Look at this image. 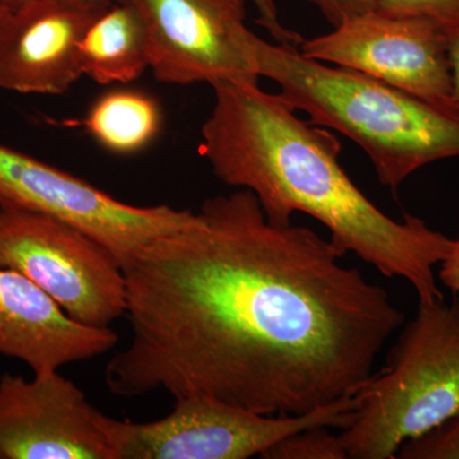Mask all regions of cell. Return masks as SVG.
I'll list each match as a JSON object with an SVG mask.
<instances>
[{"mask_svg": "<svg viewBox=\"0 0 459 459\" xmlns=\"http://www.w3.org/2000/svg\"><path fill=\"white\" fill-rule=\"evenodd\" d=\"M343 256L312 229L268 221L250 190L205 199L197 222L124 268L132 340L108 361V388L267 416L358 394L404 314Z\"/></svg>", "mask_w": 459, "mask_h": 459, "instance_id": "1", "label": "cell"}, {"mask_svg": "<svg viewBox=\"0 0 459 459\" xmlns=\"http://www.w3.org/2000/svg\"><path fill=\"white\" fill-rule=\"evenodd\" d=\"M117 341L110 327L77 322L31 280L0 265V355L42 374L104 355Z\"/></svg>", "mask_w": 459, "mask_h": 459, "instance_id": "11", "label": "cell"}, {"mask_svg": "<svg viewBox=\"0 0 459 459\" xmlns=\"http://www.w3.org/2000/svg\"><path fill=\"white\" fill-rule=\"evenodd\" d=\"M96 18L51 0L5 12L0 29V89L65 93L83 75L78 41Z\"/></svg>", "mask_w": 459, "mask_h": 459, "instance_id": "12", "label": "cell"}, {"mask_svg": "<svg viewBox=\"0 0 459 459\" xmlns=\"http://www.w3.org/2000/svg\"><path fill=\"white\" fill-rule=\"evenodd\" d=\"M265 459H349L340 435L331 433L329 428H313L281 440Z\"/></svg>", "mask_w": 459, "mask_h": 459, "instance_id": "15", "label": "cell"}, {"mask_svg": "<svg viewBox=\"0 0 459 459\" xmlns=\"http://www.w3.org/2000/svg\"><path fill=\"white\" fill-rule=\"evenodd\" d=\"M258 74L314 126L342 133L365 151L380 184L397 190L413 172L459 156V120L410 93L255 36Z\"/></svg>", "mask_w": 459, "mask_h": 459, "instance_id": "3", "label": "cell"}, {"mask_svg": "<svg viewBox=\"0 0 459 459\" xmlns=\"http://www.w3.org/2000/svg\"><path fill=\"white\" fill-rule=\"evenodd\" d=\"M212 113L202 126V156L222 183L258 198L268 221L285 226L303 212L325 225L341 255L352 253L386 277H401L419 303L444 300L434 268L453 238L406 214L380 211L343 170L340 141L305 122L282 96L258 84H212Z\"/></svg>", "mask_w": 459, "mask_h": 459, "instance_id": "2", "label": "cell"}, {"mask_svg": "<svg viewBox=\"0 0 459 459\" xmlns=\"http://www.w3.org/2000/svg\"><path fill=\"white\" fill-rule=\"evenodd\" d=\"M340 439L347 458H397L402 444L459 413V298L419 303L386 364L360 391Z\"/></svg>", "mask_w": 459, "mask_h": 459, "instance_id": "4", "label": "cell"}, {"mask_svg": "<svg viewBox=\"0 0 459 459\" xmlns=\"http://www.w3.org/2000/svg\"><path fill=\"white\" fill-rule=\"evenodd\" d=\"M146 26L150 68L160 82L258 84L255 33L244 0H115Z\"/></svg>", "mask_w": 459, "mask_h": 459, "instance_id": "8", "label": "cell"}, {"mask_svg": "<svg viewBox=\"0 0 459 459\" xmlns=\"http://www.w3.org/2000/svg\"><path fill=\"white\" fill-rule=\"evenodd\" d=\"M440 282L459 298V238H453V246L448 256L440 263Z\"/></svg>", "mask_w": 459, "mask_h": 459, "instance_id": "20", "label": "cell"}, {"mask_svg": "<svg viewBox=\"0 0 459 459\" xmlns=\"http://www.w3.org/2000/svg\"><path fill=\"white\" fill-rule=\"evenodd\" d=\"M5 9H3L2 7H0V29H2V25H3V18H4V14H5Z\"/></svg>", "mask_w": 459, "mask_h": 459, "instance_id": "24", "label": "cell"}, {"mask_svg": "<svg viewBox=\"0 0 459 459\" xmlns=\"http://www.w3.org/2000/svg\"><path fill=\"white\" fill-rule=\"evenodd\" d=\"M299 50L310 59L370 75L458 119L448 32L430 21L373 11L304 40Z\"/></svg>", "mask_w": 459, "mask_h": 459, "instance_id": "9", "label": "cell"}, {"mask_svg": "<svg viewBox=\"0 0 459 459\" xmlns=\"http://www.w3.org/2000/svg\"><path fill=\"white\" fill-rule=\"evenodd\" d=\"M35 2L36 0H0V7L8 12H17Z\"/></svg>", "mask_w": 459, "mask_h": 459, "instance_id": "23", "label": "cell"}, {"mask_svg": "<svg viewBox=\"0 0 459 459\" xmlns=\"http://www.w3.org/2000/svg\"><path fill=\"white\" fill-rule=\"evenodd\" d=\"M253 3H255L259 14L256 23L264 27L274 40L279 44H291L300 47L304 39L298 32L287 30L281 25L279 11H277L273 0H253Z\"/></svg>", "mask_w": 459, "mask_h": 459, "instance_id": "19", "label": "cell"}, {"mask_svg": "<svg viewBox=\"0 0 459 459\" xmlns=\"http://www.w3.org/2000/svg\"><path fill=\"white\" fill-rule=\"evenodd\" d=\"M0 265L31 280L83 325L108 328L126 316L122 265L107 247L68 223L0 205Z\"/></svg>", "mask_w": 459, "mask_h": 459, "instance_id": "6", "label": "cell"}, {"mask_svg": "<svg viewBox=\"0 0 459 459\" xmlns=\"http://www.w3.org/2000/svg\"><path fill=\"white\" fill-rule=\"evenodd\" d=\"M314 5L323 17L337 27L353 17L376 11L377 0H305Z\"/></svg>", "mask_w": 459, "mask_h": 459, "instance_id": "18", "label": "cell"}, {"mask_svg": "<svg viewBox=\"0 0 459 459\" xmlns=\"http://www.w3.org/2000/svg\"><path fill=\"white\" fill-rule=\"evenodd\" d=\"M0 205L68 223L107 247L122 268L157 238L189 228L198 212L137 207L74 175L0 143Z\"/></svg>", "mask_w": 459, "mask_h": 459, "instance_id": "7", "label": "cell"}, {"mask_svg": "<svg viewBox=\"0 0 459 459\" xmlns=\"http://www.w3.org/2000/svg\"><path fill=\"white\" fill-rule=\"evenodd\" d=\"M51 2L81 13L99 17L114 4L115 0H51Z\"/></svg>", "mask_w": 459, "mask_h": 459, "instance_id": "22", "label": "cell"}, {"mask_svg": "<svg viewBox=\"0 0 459 459\" xmlns=\"http://www.w3.org/2000/svg\"><path fill=\"white\" fill-rule=\"evenodd\" d=\"M448 60L452 75V98L459 119V30L448 32Z\"/></svg>", "mask_w": 459, "mask_h": 459, "instance_id": "21", "label": "cell"}, {"mask_svg": "<svg viewBox=\"0 0 459 459\" xmlns=\"http://www.w3.org/2000/svg\"><path fill=\"white\" fill-rule=\"evenodd\" d=\"M101 412L59 370L0 377V459H114Z\"/></svg>", "mask_w": 459, "mask_h": 459, "instance_id": "10", "label": "cell"}, {"mask_svg": "<svg viewBox=\"0 0 459 459\" xmlns=\"http://www.w3.org/2000/svg\"><path fill=\"white\" fill-rule=\"evenodd\" d=\"M397 458L459 459V413L402 444Z\"/></svg>", "mask_w": 459, "mask_h": 459, "instance_id": "16", "label": "cell"}, {"mask_svg": "<svg viewBox=\"0 0 459 459\" xmlns=\"http://www.w3.org/2000/svg\"><path fill=\"white\" fill-rule=\"evenodd\" d=\"M83 75L99 84L131 83L150 68L143 20L131 5L115 2L100 14L78 41Z\"/></svg>", "mask_w": 459, "mask_h": 459, "instance_id": "13", "label": "cell"}, {"mask_svg": "<svg viewBox=\"0 0 459 459\" xmlns=\"http://www.w3.org/2000/svg\"><path fill=\"white\" fill-rule=\"evenodd\" d=\"M359 404L347 395L296 416H267L204 395L175 400L164 419L120 421L101 413L114 459H247L263 457L281 440L313 428L349 427Z\"/></svg>", "mask_w": 459, "mask_h": 459, "instance_id": "5", "label": "cell"}, {"mask_svg": "<svg viewBox=\"0 0 459 459\" xmlns=\"http://www.w3.org/2000/svg\"><path fill=\"white\" fill-rule=\"evenodd\" d=\"M376 11L388 16L422 18L446 32L459 30V0H377Z\"/></svg>", "mask_w": 459, "mask_h": 459, "instance_id": "17", "label": "cell"}, {"mask_svg": "<svg viewBox=\"0 0 459 459\" xmlns=\"http://www.w3.org/2000/svg\"><path fill=\"white\" fill-rule=\"evenodd\" d=\"M162 126L159 102L134 90H114L93 102L83 119L86 131L108 151L131 155L155 141Z\"/></svg>", "mask_w": 459, "mask_h": 459, "instance_id": "14", "label": "cell"}]
</instances>
